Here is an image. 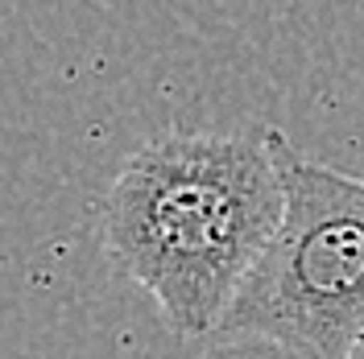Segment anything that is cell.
I'll list each match as a JSON object with an SVG mask.
<instances>
[{
	"label": "cell",
	"mask_w": 364,
	"mask_h": 359,
	"mask_svg": "<svg viewBox=\"0 0 364 359\" xmlns=\"http://www.w3.org/2000/svg\"><path fill=\"white\" fill-rule=\"evenodd\" d=\"M265 145L282 211L211 335H257L302 359H360L364 186L298 158L277 128H265Z\"/></svg>",
	"instance_id": "7a4b0ae2"
},
{
	"label": "cell",
	"mask_w": 364,
	"mask_h": 359,
	"mask_svg": "<svg viewBox=\"0 0 364 359\" xmlns=\"http://www.w3.org/2000/svg\"><path fill=\"white\" fill-rule=\"evenodd\" d=\"M277 211L282 186L265 128L166 133L116 174L104 199V252L158 302L174 335L203 338Z\"/></svg>",
	"instance_id": "6da1fadb"
},
{
	"label": "cell",
	"mask_w": 364,
	"mask_h": 359,
	"mask_svg": "<svg viewBox=\"0 0 364 359\" xmlns=\"http://www.w3.org/2000/svg\"><path fill=\"white\" fill-rule=\"evenodd\" d=\"M186 359H302V355L257 335H220L211 347H203V351H195Z\"/></svg>",
	"instance_id": "3957f363"
}]
</instances>
